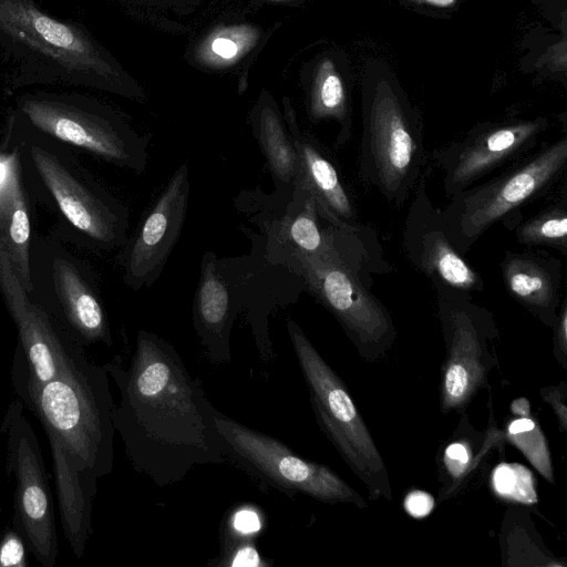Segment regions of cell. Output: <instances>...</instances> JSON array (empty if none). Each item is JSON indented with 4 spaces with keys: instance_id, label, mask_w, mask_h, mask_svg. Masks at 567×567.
<instances>
[{
    "instance_id": "1",
    "label": "cell",
    "mask_w": 567,
    "mask_h": 567,
    "mask_svg": "<svg viewBox=\"0 0 567 567\" xmlns=\"http://www.w3.org/2000/svg\"><path fill=\"white\" fill-rule=\"evenodd\" d=\"M120 402L113 424L135 471L164 487L226 458L217 410L169 342L140 330L127 369L105 365Z\"/></svg>"
},
{
    "instance_id": "2",
    "label": "cell",
    "mask_w": 567,
    "mask_h": 567,
    "mask_svg": "<svg viewBox=\"0 0 567 567\" xmlns=\"http://www.w3.org/2000/svg\"><path fill=\"white\" fill-rule=\"evenodd\" d=\"M17 394L47 434L61 524L80 558L91 534L97 480L113 470L115 403L107 371L83 349L53 379Z\"/></svg>"
},
{
    "instance_id": "3",
    "label": "cell",
    "mask_w": 567,
    "mask_h": 567,
    "mask_svg": "<svg viewBox=\"0 0 567 567\" xmlns=\"http://www.w3.org/2000/svg\"><path fill=\"white\" fill-rule=\"evenodd\" d=\"M2 141L17 151L33 199L58 216L54 230L65 241L92 251H112L125 244L127 206L72 148L31 128L12 110Z\"/></svg>"
},
{
    "instance_id": "4",
    "label": "cell",
    "mask_w": 567,
    "mask_h": 567,
    "mask_svg": "<svg viewBox=\"0 0 567 567\" xmlns=\"http://www.w3.org/2000/svg\"><path fill=\"white\" fill-rule=\"evenodd\" d=\"M306 291L302 278L270 261L252 240L249 255L218 257L205 251L193 301V323L208 358L215 364L230 362V333L244 311L264 363L275 358L269 318Z\"/></svg>"
},
{
    "instance_id": "5",
    "label": "cell",
    "mask_w": 567,
    "mask_h": 567,
    "mask_svg": "<svg viewBox=\"0 0 567 567\" xmlns=\"http://www.w3.org/2000/svg\"><path fill=\"white\" fill-rule=\"evenodd\" d=\"M0 51L11 86H86L120 92L114 61L74 21L50 16L35 0H0Z\"/></svg>"
},
{
    "instance_id": "6",
    "label": "cell",
    "mask_w": 567,
    "mask_h": 567,
    "mask_svg": "<svg viewBox=\"0 0 567 567\" xmlns=\"http://www.w3.org/2000/svg\"><path fill=\"white\" fill-rule=\"evenodd\" d=\"M361 115L360 175L389 204L401 207L425 173L424 125L421 113L383 60L364 63Z\"/></svg>"
},
{
    "instance_id": "7",
    "label": "cell",
    "mask_w": 567,
    "mask_h": 567,
    "mask_svg": "<svg viewBox=\"0 0 567 567\" xmlns=\"http://www.w3.org/2000/svg\"><path fill=\"white\" fill-rule=\"evenodd\" d=\"M279 208L256 216L261 234L252 236L272 262L287 267L296 258L338 262L371 288L373 277L393 271L370 226L341 223L328 215L310 189L298 179L289 196L275 194Z\"/></svg>"
},
{
    "instance_id": "8",
    "label": "cell",
    "mask_w": 567,
    "mask_h": 567,
    "mask_svg": "<svg viewBox=\"0 0 567 567\" xmlns=\"http://www.w3.org/2000/svg\"><path fill=\"white\" fill-rule=\"evenodd\" d=\"M37 132L106 164L142 174L148 163V138L116 111L76 92L31 91L11 109Z\"/></svg>"
},
{
    "instance_id": "9",
    "label": "cell",
    "mask_w": 567,
    "mask_h": 567,
    "mask_svg": "<svg viewBox=\"0 0 567 567\" xmlns=\"http://www.w3.org/2000/svg\"><path fill=\"white\" fill-rule=\"evenodd\" d=\"M567 168V137L546 143L512 163L501 174L450 197L441 209L445 229L463 254L497 223L506 228L522 217L520 209L546 194Z\"/></svg>"
},
{
    "instance_id": "10",
    "label": "cell",
    "mask_w": 567,
    "mask_h": 567,
    "mask_svg": "<svg viewBox=\"0 0 567 567\" xmlns=\"http://www.w3.org/2000/svg\"><path fill=\"white\" fill-rule=\"evenodd\" d=\"M286 327L318 426L365 485L370 498L391 501L384 460L347 385L295 320L288 319Z\"/></svg>"
},
{
    "instance_id": "11",
    "label": "cell",
    "mask_w": 567,
    "mask_h": 567,
    "mask_svg": "<svg viewBox=\"0 0 567 567\" xmlns=\"http://www.w3.org/2000/svg\"><path fill=\"white\" fill-rule=\"evenodd\" d=\"M436 315L445 346L441 364L439 402L443 414L466 412L475 395L489 388L497 365L499 330L494 315L476 303L472 293L434 287Z\"/></svg>"
},
{
    "instance_id": "12",
    "label": "cell",
    "mask_w": 567,
    "mask_h": 567,
    "mask_svg": "<svg viewBox=\"0 0 567 567\" xmlns=\"http://www.w3.org/2000/svg\"><path fill=\"white\" fill-rule=\"evenodd\" d=\"M54 229L34 238L30 252V298L83 346H112V333L91 266Z\"/></svg>"
},
{
    "instance_id": "13",
    "label": "cell",
    "mask_w": 567,
    "mask_h": 567,
    "mask_svg": "<svg viewBox=\"0 0 567 567\" xmlns=\"http://www.w3.org/2000/svg\"><path fill=\"white\" fill-rule=\"evenodd\" d=\"M216 424L226 455L251 476L286 494H306L320 502L368 506L329 466L303 458L284 442L241 424L218 411Z\"/></svg>"
},
{
    "instance_id": "14",
    "label": "cell",
    "mask_w": 567,
    "mask_h": 567,
    "mask_svg": "<svg viewBox=\"0 0 567 567\" xmlns=\"http://www.w3.org/2000/svg\"><path fill=\"white\" fill-rule=\"evenodd\" d=\"M309 292L339 322L359 355L373 363L396 339L390 311L349 268L320 258H296L288 266Z\"/></svg>"
},
{
    "instance_id": "15",
    "label": "cell",
    "mask_w": 567,
    "mask_h": 567,
    "mask_svg": "<svg viewBox=\"0 0 567 567\" xmlns=\"http://www.w3.org/2000/svg\"><path fill=\"white\" fill-rule=\"evenodd\" d=\"M23 406L20 400L12 401L1 423L8 472L16 480V519L37 560L53 567L58 557L53 501L40 445Z\"/></svg>"
},
{
    "instance_id": "16",
    "label": "cell",
    "mask_w": 567,
    "mask_h": 567,
    "mask_svg": "<svg viewBox=\"0 0 567 567\" xmlns=\"http://www.w3.org/2000/svg\"><path fill=\"white\" fill-rule=\"evenodd\" d=\"M549 126L546 116L482 122L461 140L434 150L431 158L442 172L445 195L450 198L526 156Z\"/></svg>"
},
{
    "instance_id": "17",
    "label": "cell",
    "mask_w": 567,
    "mask_h": 567,
    "mask_svg": "<svg viewBox=\"0 0 567 567\" xmlns=\"http://www.w3.org/2000/svg\"><path fill=\"white\" fill-rule=\"evenodd\" d=\"M190 194L189 168L181 164L120 248L124 284L134 291L150 288L162 275L181 236Z\"/></svg>"
},
{
    "instance_id": "18",
    "label": "cell",
    "mask_w": 567,
    "mask_h": 567,
    "mask_svg": "<svg viewBox=\"0 0 567 567\" xmlns=\"http://www.w3.org/2000/svg\"><path fill=\"white\" fill-rule=\"evenodd\" d=\"M402 247L409 261L433 287L468 293L484 289L481 274L452 243L441 209L427 193L425 173L420 178L404 220Z\"/></svg>"
},
{
    "instance_id": "19",
    "label": "cell",
    "mask_w": 567,
    "mask_h": 567,
    "mask_svg": "<svg viewBox=\"0 0 567 567\" xmlns=\"http://www.w3.org/2000/svg\"><path fill=\"white\" fill-rule=\"evenodd\" d=\"M33 196L17 151L0 143V245L21 284L30 290V252L33 244Z\"/></svg>"
},
{
    "instance_id": "20",
    "label": "cell",
    "mask_w": 567,
    "mask_h": 567,
    "mask_svg": "<svg viewBox=\"0 0 567 567\" xmlns=\"http://www.w3.org/2000/svg\"><path fill=\"white\" fill-rule=\"evenodd\" d=\"M499 269L507 293L540 323L551 328L561 302V261L546 251L507 250Z\"/></svg>"
},
{
    "instance_id": "21",
    "label": "cell",
    "mask_w": 567,
    "mask_h": 567,
    "mask_svg": "<svg viewBox=\"0 0 567 567\" xmlns=\"http://www.w3.org/2000/svg\"><path fill=\"white\" fill-rule=\"evenodd\" d=\"M286 124L299 158L298 179L332 218L349 225L360 224L354 199L333 156L313 135L299 128L293 114L287 112Z\"/></svg>"
},
{
    "instance_id": "22",
    "label": "cell",
    "mask_w": 567,
    "mask_h": 567,
    "mask_svg": "<svg viewBox=\"0 0 567 567\" xmlns=\"http://www.w3.org/2000/svg\"><path fill=\"white\" fill-rule=\"evenodd\" d=\"M461 416L458 425L452 435L442 442L436 454L439 503L461 493L487 456L496 449L503 452L506 442L503 431L493 423L492 413L488 427L484 431L474 429L466 412Z\"/></svg>"
},
{
    "instance_id": "23",
    "label": "cell",
    "mask_w": 567,
    "mask_h": 567,
    "mask_svg": "<svg viewBox=\"0 0 567 567\" xmlns=\"http://www.w3.org/2000/svg\"><path fill=\"white\" fill-rule=\"evenodd\" d=\"M350 70L324 58L318 65L309 95V116L313 123L334 121L339 125L336 146L346 145L352 135V80Z\"/></svg>"
},
{
    "instance_id": "24",
    "label": "cell",
    "mask_w": 567,
    "mask_h": 567,
    "mask_svg": "<svg viewBox=\"0 0 567 567\" xmlns=\"http://www.w3.org/2000/svg\"><path fill=\"white\" fill-rule=\"evenodd\" d=\"M252 130L276 194L290 195L300 175L299 158L289 131L274 105L266 103L259 107L252 118Z\"/></svg>"
},
{
    "instance_id": "25",
    "label": "cell",
    "mask_w": 567,
    "mask_h": 567,
    "mask_svg": "<svg viewBox=\"0 0 567 567\" xmlns=\"http://www.w3.org/2000/svg\"><path fill=\"white\" fill-rule=\"evenodd\" d=\"M502 565L509 566H566L545 546L534 526L528 511L515 505L508 507L499 534Z\"/></svg>"
},
{
    "instance_id": "26",
    "label": "cell",
    "mask_w": 567,
    "mask_h": 567,
    "mask_svg": "<svg viewBox=\"0 0 567 567\" xmlns=\"http://www.w3.org/2000/svg\"><path fill=\"white\" fill-rule=\"evenodd\" d=\"M518 244L527 247H548L563 255L567 252V197L564 192L558 200L526 219L522 217L507 227Z\"/></svg>"
},
{
    "instance_id": "27",
    "label": "cell",
    "mask_w": 567,
    "mask_h": 567,
    "mask_svg": "<svg viewBox=\"0 0 567 567\" xmlns=\"http://www.w3.org/2000/svg\"><path fill=\"white\" fill-rule=\"evenodd\" d=\"M503 433L505 441L514 445L547 482L555 483L549 445L532 412L513 414Z\"/></svg>"
},
{
    "instance_id": "28",
    "label": "cell",
    "mask_w": 567,
    "mask_h": 567,
    "mask_svg": "<svg viewBox=\"0 0 567 567\" xmlns=\"http://www.w3.org/2000/svg\"><path fill=\"white\" fill-rule=\"evenodd\" d=\"M494 495L514 505H535L538 502L533 473L519 463H501L491 474Z\"/></svg>"
},
{
    "instance_id": "29",
    "label": "cell",
    "mask_w": 567,
    "mask_h": 567,
    "mask_svg": "<svg viewBox=\"0 0 567 567\" xmlns=\"http://www.w3.org/2000/svg\"><path fill=\"white\" fill-rule=\"evenodd\" d=\"M256 39L251 29L231 28L225 29L206 45V54L209 53V60L217 62H231L240 56Z\"/></svg>"
},
{
    "instance_id": "30",
    "label": "cell",
    "mask_w": 567,
    "mask_h": 567,
    "mask_svg": "<svg viewBox=\"0 0 567 567\" xmlns=\"http://www.w3.org/2000/svg\"><path fill=\"white\" fill-rule=\"evenodd\" d=\"M226 530L228 533L225 534V546L216 566H268V563L261 560L252 539L244 534L245 532L238 535L234 527L230 530L229 526L226 527Z\"/></svg>"
},
{
    "instance_id": "31",
    "label": "cell",
    "mask_w": 567,
    "mask_h": 567,
    "mask_svg": "<svg viewBox=\"0 0 567 567\" xmlns=\"http://www.w3.org/2000/svg\"><path fill=\"white\" fill-rule=\"evenodd\" d=\"M25 544L19 532H7L0 540V566H27Z\"/></svg>"
},
{
    "instance_id": "32",
    "label": "cell",
    "mask_w": 567,
    "mask_h": 567,
    "mask_svg": "<svg viewBox=\"0 0 567 567\" xmlns=\"http://www.w3.org/2000/svg\"><path fill=\"white\" fill-rule=\"evenodd\" d=\"M553 330V353L565 370L567 369V298L561 299L557 316L550 328Z\"/></svg>"
},
{
    "instance_id": "33",
    "label": "cell",
    "mask_w": 567,
    "mask_h": 567,
    "mask_svg": "<svg viewBox=\"0 0 567 567\" xmlns=\"http://www.w3.org/2000/svg\"><path fill=\"white\" fill-rule=\"evenodd\" d=\"M544 402L554 411L560 432L567 431V383L561 381L558 385L544 386L539 391Z\"/></svg>"
},
{
    "instance_id": "34",
    "label": "cell",
    "mask_w": 567,
    "mask_h": 567,
    "mask_svg": "<svg viewBox=\"0 0 567 567\" xmlns=\"http://www.w3.org/2000/svg\"><path fill=\"white\" fill-rule=\"evenodd\" d=\"M403 507L408 515L414 518H424L434 509L435 499L427 492L413 489L405 495Z\"/></svg>"
},
{
    "instance_id": "35",
    "label": "cell",
    "mask_w": 567,
    "mask_h": 567,
    "mask_svg": "<svg viewBox=\"0 0 567 567\" xmlns=\"http://www.w3.org/2000/svg\"><path fill=\"white\" fill-rule=\"evenodd\" d=\"M404 6L423 12H452L462 0H398Z\"/></svg>"
}]
</instances>
